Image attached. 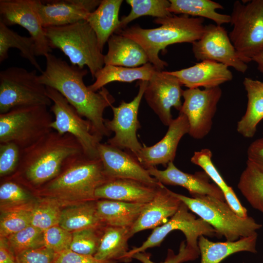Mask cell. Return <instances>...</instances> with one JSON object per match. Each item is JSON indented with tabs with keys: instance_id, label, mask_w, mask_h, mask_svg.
I'll use <instances>...</instances> for the list:
<instances>
[{
	"instance_id": "50",
	"label": "cell",
	"mask_w": 263,
	"mask_h": 263,
	"mask_svg": "<svg viewBox=\"0 0 263 263\" xmlns=\"http://www.w3.org/2000/svg\"><path fill=\"white\" fill-rule=\"evenodd\" d=\"M252 61L256 62L258 70L263 75V52L253 57Z\"/></svg>"
},
{
	"instance_id": "26",
	"label": "cell",
	"mask_w": 263,
	"mask_h": 263,
	"mask_svg": "<svg viewBox=\"0 0 263 263\" xmlns=\"http://www.w3.org/2000/svg\"><path fill=\"white\" fill-rule=\"evenodd\" d=\"M146 204L98 199L96 201L97 214L104 225L131 228Z\"/></svg>"
},
{
	"instance_id": "48",
	"label": "cell",
	"mask_w": 263,
	"mask_h": 263,
	"mask_svg": "<svg viewBox=\"0 0 263 263\" xmlns=\"http://www.w3.org/2000/svg\"><path fill=\"white\" fill-rule=\"evenodd\" d=\"M223 194L225 201L239 216L242 218L248 216L246 209L241 204L232 187Z\"/></svg>"
},
{
	"instance_id": "44",
	"label": "cell",
	"mask_w": 263,
	"mask_h": 263,
	"mask_svg": "<svg viewBox=\"0 0 263 263\" xmlns=\"http://www.w3.org/2000/svg\"><path fill=\"white\" fill-rule=\"evenodd\" d=\"M21 149L12 142L0 143V176L13 174L20 160Z\"/></svg>"
},
{
	"instance_id": "28",
	"label": "cell",
	"mask_w": 263,
	"mask_h": 263,
	"mask_svg": "<svg viewBox=\"0 0 263 263\" xmlns=\"http://www.w3.org/2000/svg\"><path fill=\"white\" fill-rule=\"evenodd\" d=\"M132 237L131 228L105 225L97 250L94 256L103 261L128 263V240Z\"/></svg>"
},
{
	"instance_id": "47",
	"label": "cell",
	"mask_w": 263,
	"mask_h": 263,
	"mask_svg": "<svg viewBox=\"0 0 263 263\" xmlns=\"http://www.w3.org/2000/svg\"><path fill=\"white\" fill-rule=\"evenodd\" d=\"M247 160L263 170V138L252 142L247 150Z\"/></svg>"
},
{
	"instance_id": "46",
	"label": "cell",
	"mask_w": 263,
	"mask_h": 263,
	"mask_svg": "<svg viewBox=\"0 0 263 263\" xmlns=\"http://www.w3.org/2000/svg\"><path fill=\"white\" fill-rule=\"evenodd\" d=\"M54 263H117V262L98 260L94 256L80 254L70 249H67L56 253Z\"/></svg>"
},
{
	"instance_id": "4",
	"label": "cell",
	"mask_w": 263,
	"mask_h": 263,
	"mask_svg": "<svg viewBox=\"0 0 263 263\" xmlns=\"http://www.w3.org/2000/svg\"><path fill=\"white\" fill-rule=\"evenodd\" d=\"M204 19L172 15L164 18H156L157 28L145 29L135 25L126 27L115 34H120L137 43L144 50L149 61L155 69L162 71L168 63L159 56V53L169 45L199 40L205 31Z\"/></svg>"
},
{
	"instance_id": "27",
	"label": "cell",
	"mask_w": 263,
	"mask_h": 263,
	"mask_svg": "<svg viewBox=\"0 0 263 263\" xmlns=\"http://www.w3.org/2000/svg\"><path fill=\"white\" fill-rule=\"evenodd\" d=\"M122 2V0H101L86 19L96 34L102 52L110 37L119 29L118 15Z\"/></svg>"
},
{
	"instance_id": "43",
	"label": "cell",
	"mask_w": 263,
	"mask_h": 263,
	"mask_svg": "<svg viewBox=\"0 0 263 263\" xmlns=\"http://www.w3.org/2000/svg\"><path fill=\"white\" fill-rule=\"evenodd\" d=\"M43 239L45 247L58 253L69 249L72 233L56 225L43 231Z\"/></svg>"
},
{
	"instance_id": "12",
	"label": "cell",
	"mask_w": 263,
	"mask_h": 263,
	"mask_svg": "<svg viewBox=\"0 0 263 263\" xmlns=\"http://www.w3.org/2000/svg\"><path fill=\"white\" fill-rule=\"evenodd\" d=\"M138 83V92L133 99L130 102L122 100L118 107L112 105L113 118L112 120H104L108 131L114 133L107 143L133 154L142 148L136 136L137 131L140 128L138 113L148 81L139 80Z\"/></svg>"
},
{
	"instance_id": "9",
	"label": "cell",
	"mask_w": 263,
	"mask_h": 263,
	"mask_svg": "<svg viewBox=\"0 0 263 263\" xmlns=\"http://www.w3.org/2000/svg\"><path fill=\"white\" fill-rule=\"evenodd\" d=\"M52 103L46 94V86L39 82L36 70L29 71L13 66L0 71V114L19 107H48Z\"/></svg>"
},
{
	"instance_id": "19",
	"label": "cell",
	"mask_w": 263,
	"mask_h": 263,
	"mask_svg": "<svg viewBox=\"0 0 263 263\" xmlns=\"http://www.w3.org/2000/svg\"><path fill=\"white\" fill-rule=\"evenodd\" d=\"M168 127L165 135L158 142L151 146H142L138 152L132 153L145 169L158 165L166 167L169 163L173 162L180 140L189 132L188 119L183 113H179Z\"/></svg>"
},
{
	"instance_id": "17",
	"label": "cell",
	"mask_w": 263,
	"mask_h": 263,
	"mask_svg": "<svg viewBox=\"0 0 263 263\" xmlns=\"http://www.w3.org/2000/svg\"><path fill=\"white\" fill-rule=\"evenodd\" d=\"M101 0H33L44 28L72 24L86 20Z\"/></svg>"
},
{
	"instance_id": "14",
	"label": "cell",
	"mask_w": 263,
	"mask_h": 263,
	"mask_svg": "<svg viewBox=\"0 0 263 263\" xmlns=\"http://www.w3.org/2000/svg\"><path fill=\"white\" fill-rule=\"evenodd\" d=\"M194 57L198 61L210 60L231 67L244 74L246 63L240 58L226 31L222 26L206 25L201 38L192 43Z\"/></svg>"
},
{
	"instance_id": "32",
	"label": "cell",
	"mask_w": 263,
	"mask_h": 263,
	"mask_svg": "<svg viewBox=\"0 0 263 263\" xmlns=\"http://www.w3.org/2000/svg\"><path fill=\"white\" fill-rule=\"evenodd\" d=\"M169 10L171 14L207 18L219 26L230 22V15L216 11L217 9H223V6L211 0H169Z\"/></svg>"
},
{
	"instance_id": "35",
	"label": "cell",
	"mask_w": 263,
	"mask_h": 263,
	"mask_svg": "<svg viewBox=\"0 0 263 263\" xmlns=\"http://www.w3.org/2000/svg\"><path fill=\"white\" fill-rule=\"evenodd\" d=\"M131 7L130 13L121 18L117 32L127 27L134 19L143 16H151L156 18H164L172 14L169 11L170 3L167 0H127Z\"/></svg>"
},
{
	"instance_id": "30",
	"label": "cell",
	"mask_w": 263,
	"mask_h": 263,
	"mask_svg": "<svg viewBox=\"0 0 263 263\" xmlns=\"http://www.w3.org/2000/svg\"><path fill=\"white\" fill-rule=\"evenodd\" d=\"M156 70L150 62L133 68L105 65L95 74L94 82L88 87L91 91L96 92L106 85L113 81L132 82L135 80L149 81Z\"/></svg>"
},
{
	"instance_id": "21",
	"label": "cell",
	"mask_w": 263,
	"mask_h": 263,
	"mask_svg": "<svg viewBox=\"0 0 263 263\" xmlns=\"http://www.w3.org/2000/svg\"><path fill=\"white\" fill-rule=\"evenodd\" d=\"M181 201L161 184L153 199L146 204L137 220L131 228L132 236L146 229H154L167 222L178 210Z\"/></svg>"
},
{
	"instance_id": "45",
	"label": "cell",
	"mask_w": 263,
	"mask_h": 263,
	"mask_svg": "<svg viewBox=\"0 0 263 263\" xmlns=\"http://www.w3.org/2000/svg\"><path fill=\"white\" fill-rule=\"evenodd\" d=\"M56 253L45 247L26 250L15 255L18 263H54Z\"/></svg>"
},
{
	"instance_id": "16",
	"label": "cell",
	"mask_w": 263,
	"mask_h": 263,
	"mask_svg": "<svg viewBox=\"0 0 263 263\" xmlns=\"http://www.w3.org/2000/svg\"><path fill=\"white\" fill-rule=\"evenodd\" d=\"M0 21L8 27L19 25L27 30L35 40L36 56L52 52L33 0H0Z\"/></svg>"
},
{
	"instance_id": "2",
	"label": "cell",
	"mask_w": 263,
	"mask_h": 263,
	"mask_svg": "<svg viewBox=\"0 0 263 263\" xmlns=\"http://www.w3.org/2000/svg\"><path fill=\"white\" fill-rule=\"evenodd\" d=\"M82 153L80 144L73 135L53 130L21 149L19 166L10 180L39 189L56 177L71 158Z\"/></svg>"
},
{
	"instance_id": "51",
	"label": "cell",
	"mask_w": 263,
	"mask_h": 263,
	"mask_svg": "<svg viewBox=\"0 0 263 263\" xmlns=\"http://www.w3.org/2000/svg\"><path fill=\"white\" fill-rule=\"evenodd\" d=\"M254 82L263 95V82L258 80L254 79Z\"/></svg>"
},
{
	"instance_id": "5",
	"label": "cell",
	"mask_w": 263,
	"mask_h": 263,
	"mask_svg": "<svg viewBox=\"0 0 263 263\" xmlns=\"http://www.w3.org/2000/svg\"><path fill=\"white\" fill-rule=\"evenodd\" d=\"M44 30L50 48L61 51L72 65L87 66L93 78L105 65L96 34L86 20Z\"/></svg>"
},
{
	"instance_id": "7",
	"label": "cell",
	"mask_w": 263,
	"mask_h": 263,
	"mask_svg": "<svg viewBox=\"0 0 263 263\" xmlns=\"http://www.w3.org/2000/svg\"><path fill=\"white\" fill-rule=\"evenodd\" d=\"M47 107H19L0 114V143L12 142L23 149L53 131L54 119Z\"/></svg>"
},
{
	"instance_id": "22",
	"label": "cell",
	"mask_w": 263,
	"mask_h": 263,
	"mask_svg": "<svg viewBox=\"0 0 263 263\" xmlns=\"http://www.w3.org/2000/svg\"><path fill=\"white\" fill-rule=\"evenodd\" d=\"M168 73L176 77L188 89L219 87L233 78L228 67L210 60L202 61L188 68Z\"/></svg>"
},
{
	"instance_id": "39",
	"label": "cell",
	"mask_w": 263,
	"mask_h": 263,
	"mask_svg": "<svg viewBox=\"0 0 263 263\" xmlns=\"http://www.w3.org/2000/svg\"><path fill=\"white\" fill-rule=\"evenodd\" d=\"M4 238L15 255L44 246L43 231L32 225Z\"/></svg>"
},
{
	"instance_id": "3",
	"label": "cell",
	"mask_w": 263,
	"mask_h": 263,
	"mask_svg": "<svg viewBox=\"0 0 263 263\" xmlns=\"http://www.w3.org/2000/svg\"><path fill=\"white\" fill-rule=\"evenodd\" d=\"M109 180L99 158L84 153L71 158L59 174L38 190L43 196L54 198L61 206L96 200V189Z\"/></svg>"
},
{
	"instance_id": "23",
	"label": "cell",
	"mask_w": 263,
	"mask_h": 263,
	"mask_svg": "<svg viewBox=\"0 0 263 263\" xmlns=\"http://www.w3.org/2000/svg\"><path fill=\"white\" fill-rule=\"evenodd\" d=\"M161 184L155 186L128 178L112 179L96 189L95 198L96 200L147 203L153 199Z\"/></svg>"
},
{
	"instance_id": "20",
	"label": "cell",
	"mask_w": 263,
	"mask_h": 263,
	"mask_svg": "<svg viewBox=\"0 0 263 263\" xmlns=\"http://www.w3.org/2000/svg\"><path fill=\"white\" fill-rule=\"evenodd\" d=\"M151 176L163 185L178 186L185 188L192 197L209 196L225 201L221 189L209 182V177L204 171L194 174L184 172L178 169L173 162H170L164 170L156 167L147 169Z\"/></svg>"
},
{
	"instance_id": "37",
	"label": "cell",
	"mask_w": 263,
	"mask_h": 263,
	"mask_svg": "<svg viewBox=\"0 0 263 263\" xmlns=\"http://www.w3.org/2000/svg\"><path fill=\"white\" fill-rule=\"evenodd\" d=\"M35 201L26 188L14 181L6 180L0 185V211L31 206Z\"/></svg>"
},
{
	"instance_id": "40",
	"label": "cell",
	"mask_w": 263,
	"mask_h": 263,
	"mask_svg": "<svg viewBox=\"0 0 263 263\" xmlns=\"http://www.w3.org/2000/svg\"><path fill=\"white\" fill-rule=\"evenodd\" d=\"M103 228L72 232L69 249L80 254L94 256L98 249Z\"/></svg>"
},
{
	"instance_id": "8",
	"label": "cell",
	"mask_w": 263,
	"mask_h": 263,
	"mask_svg": "<svg viewBox=\"0 0 263 263\" xmlns=\"http://www.w3.org/2000/svg\"><path fill=\"white\" fill-rule=\"evenodd\" d=\"M228 34L231 42L245 63L263 52V0L234 1Z\"/></svg>"
},
{
	"instance_id": "29",
	"label": "cell",
	"mask_w": 263,
	"mask_h": 263,
	"mask_svg": "<svg viewBox=\"0 0 263 263\" xmlns=\"http://www.w3.org/2000/svg\"><path fill=\"white\" fill-rule=\"evenodd\" d=\"M96 201L83 202L62 209L59 225L73 232L87 229H101L104 225L99 219Z\"/></svg>"
},
{
	"instance_id": "34",
	"label": "cell",
	"mask_w": 263,
	"mask_h": 263,
	"mask_svg": "<svg viewBox=\"0 0 263 263\" xmlns=\"http://www.w3.org/2000/svg\"><path fill=\"white\" fill-rule=\"evenodd\" d=\"M237 187L251 207L263 214V170L247 160Z\"/></svg>"
},
{
	"instance_id": "18",
	"label": "cell",
	"mask_w": 263,
	"mask_h": 263,
	"mask_svg": "<svg viewBox=\"0 0 263 263\" xmlns=\"http://www.w3.org/2000/svg\"><path fill=\"white\" fill-rule=\"evenodd\" d=\"M99 158L109 180L128 178L152 185L161 183L150 175L131 153L123 151L108 143H100L98 146Z\"/></svg>"
},
{
	"instance_id": "15",
	"label": "cell",
	"mask_w": 263,
	"mask_h": 263,
	"mask_svg": "<svg viewBox=\"0 0 263 263\" xmlns=\"http://www.w3.org/2000/svg\"><path fill=\"white\" fill-rule=\"evenodd\" d=\"M178 79L168 71L156 70L149 81L144 96L161 122L169 126L173 119L171 108L180 111L184 90Z\"/></svg>"
},
{
	"instance_id": "41",
	"label": "cell",
	"mask_w": 263,
	"mask_h": 263,
	"mask_svg": "<svg viewBox=\"0 0 263 263\" xmlns=\"http://www.w3.org/2000/svg\"><path fill=\"white\" fill-rule=\"evenodd\" d=\"M200 255L199 249L188 246L186 241H183L180 244L177 254H175L172 250L169 249L166 259L160 263H183L194 261ZM132 258L135 259L142 263H155L151 260L150 254L145 251L135 253L132 255Z\"/></svg>"
},
{
	"instance_id": "6",
	"label": "cell",
	"mask_w": 263,
	"mask_h": 263,
	"mask_svg": "<svg viewBox=\"0 0 263 263\" xmlns=\"http://www.w3.org/2000/svg\"><path fill=\"white\" fill-rule=\"evenodd\" d=\"M172 193L189 210L211 226L218 238L225 237L226 241H235L257 234L262 227L252 217L239 216L225 201L209 196L189 197Z\"/></svg>"
},
{
	"instance_id": "10",
	"label": "cell",
	"mask_w": 263,
	"mask_h": 263,
	"mask_svg": "<svg viewBox=\"0 0 263 263\" xmlns=\"http://www.w3.org/2000/svg\"><path fill=\"white\" fill-rule=\"evenodd\" d=\"M46 94L53 104L51 111L55 118L51 128L60 134L73 135L79 143L86 156L98 159V146L102 139L93 132L89 121L84 119L67 99L56 90L46 86Z\"/></svg>"
},
{
	"instance_id": "42",
	"label": "cell",
	"mask_w": 263,
	"mask_h": 263,
	"mask_svg": "<svg viewBox=\"0 0 263 263\" xmlns=\"http://www.w3.org/2000/svg\"><path fill=\"white\" fill-rule=\"evenodd\" d=\"M212 156V153L209 149H203L195 151L190 161L192 163L200 167L224 193L230 187L227 185L214 166Z\"/></svg>"
},
{
	"instance_id": "13",
	"label": "cell",
	"mask_w": 263,
	"mask_h": 263,
	"mask_svg": "<svg viewBox=\"0 0 263 263\" xmlns=\"http://www.w3.org/2000/svg\"><path fill=\"white\" fill-rule=\"evenodd\" d=\"M220 87L201 90H184V101L179 113L187 117L189 124L188 134L195 139H202L210 132L212 120L222 96Z\"/></svg>"
},
{
	"instance_id": "31",
	"label": "cell",
	"mask_w": 263,
	"mask_h": 263,
	"mask_svg": "<svg viewBox=\"0 0 263 263\" xmlns=\"http://www.w3.org/2000/svg\"><path fill=\"white\" fill-rule=\"evenodd\" d=\"M243 85L247 93V105L244 114L237 123V131L244 137L252 138L263 119V95L254 79L245 77Z\"/></svg>"
},
{
	"instance_id": "38",
	"label": "cell",
	"mask_w": 263,
	"mask_h": 263,
	"mask_svg": "<svg viewBox=\"0 0 263 263\" xmlns=\"http://www.w3.org/2000/svg\"><path fill=\"white\" fill-rule=\"evenodd\" d=\"M33 205L0 211V238H6L31 225V212Z\"/></svg>"
},
{
	"instance_id": "33",
	"label": "cell",
	"mask_w": 263,
	"mask_h": 263,
	"mask_svg": "<svg viewBox=\"0 0 263 263\" xmlns=\"http://www.w3.org/2000/svg\"><path fill=\"white\" fill-rule=\"evenodd\" d=\"M11 48L18 49L22 57L27 59L38 71L43 72L36 56V44L31 36H22L0 21V62L8 57Z\"/></svg>"
},
{
	"instance_id": "11",
	"label": "cell",
	"mask_w": 263,
	"mask_h": 263,
	"mask_svg": "<svg viewBox=\"0 0 263 263\" xmlns=\"http://www.w3.org/2000/svg\"><path fill=\"white\" fill-rule=\"evenodd\" d=\"M177 230L184 234L187 245L196 249H199L198 241L200 236L216 237L214 229L200 218H197L182 202L177 211L167 222L153 229L140 246L134 247L129 251L126 256L127 262L131 261L132 255L135 253L159 246L169 233Z\"/></svg>"
},
{
	"instance_id": "49",
	"label": "cell",
	"mask_w": 263,
	"mask_h": 263,
	"mask_svg": "<svg viewBox=\"0 0 263 263\" xmlns=\"http://www.w3.org/2000/svg\"><path fill=\"white\" fill-rule=\"evenodd\" d=\"M0 263H18L4 238H0Z\"/></svg>"
},
{
	"instance_id": "1",
	"label": "cell",
	"mask_w": 263,
	"mask_h": 263,
	"mask_svg": "<svg viewBox=\"0 0 263 263\" xmlns=\"http://www.w3.org/2000/svg\"><path fill=\"white\" fill-rule=\"evenodd\" d=\"M44 56L46 66L38 75L39 82L60 93L80 116L90 122L96 135L102 139L109 136L103 113L115 102L114 97L105 87L94 92L85 85L83 77L88 74L86 69L70 65L51 53Z\"/></svg>"
},
{
	"instance_id": "25",
	"label": "cell",
	"mask_w": 263,
	"mask_h": 263,
	"mask_svg": "<svg viewBox=\"0 0 263 263\" xmlns=\"http://www.w3.org/2000/svg\"><path fill=\"white\" fill-rule=\"evenodd\" d=\"M257 239V233L235 241L214 242L209 240L206 236H201L198 241L200 263H220L230 255L239 252L256 253Z\"/></svg>"
},
{
	"instance_id": "24",
	"label": "cell",
	"mask_w": 263,
	"mask_h": 263,
	"mask_svg": "<svg viewBox=\"0 0 263 263\" xmlns=\"http://www.w3.org/2000/svg\"><path fill=\"white\" fill-rule=\"evenodd\" d=\"M107 42L108 50L104 55L105 65L133 68L149 62L144 50L129 38L114 33Z\"/></svg>"
},
{
	"instance_id": "36",
	"label": "cell",
	"mask_w": 263,
	"mask_h": 263,
	"mask_svg": "<svg viewBox=\"0 0 263 263\" xmlns=\"http://www.w3.org/2000/svg\"><path fill=\"white\" fill-rule=\"evenodd\" d=\"M61 205L56 199L43 196L36 200L31 212V225L44 231L59 225Z\"/></svg>"
}]
</instances>
